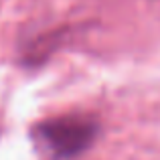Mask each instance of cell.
Returning <instances> with one entry per match:
<instances>
[{
    "instance_id": "cell-1",
    "label": "cell",
    "mask_w": 160,
    "mask_h": 160,
    "mask_svg": "<svg viewBox=\"0 0 160 160\" xmlns=\"http://www.w3.org/2000/svg\"><path fill=\"white\" fill-rule=\"evenodd\" d=\"M99 124L91 113H59L37 122L31 140L43 160H73L95 142Z\"/></svg>"
}]
</instances>
